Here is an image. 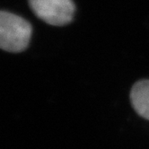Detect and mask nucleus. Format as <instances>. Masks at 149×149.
<instances>
[{"label": "nucleus", "mask_w": 149, "mask_h": 149, "mask_svg": "<svg viewBox=\"0 0 149 149\" xmlns=\"http://www.w3.org/2000/svg\"><path fill=\"white\" fill-rule=\"evenodd\" d=\"M33 33L31 24L7 11L0 13V47L9 52H21L27 49Z\"/></svg>", "instance_id": "nucleus-1"}, {"label": "nucleus", "mask_w": 149, "mask_h": 149, "mask_svg": "<svg viewBox=\"0 0 149 149\" xmlns=\"http://www.w3.org/2000/svg\"><path fill=\"white\" fill-rule=\"evenodd\" d=\"M29 5L37 17L54 26L68 24L76 10L73 0H29Z\"/></svg>", "instance_id": "nucleus-2"}, {"label": "nucleus", "mask_w": 149, "mask_h": 149, "mask_svg": "<svg viewBox=\"0 0 149 149\" xmlns=\"http://www.w3.org/2000/svg\"><path fill=\"white\" fill-rule=\"evenodd\" d=\"M130 100L136 112L149 120V80H141L134 84Z\"/></svg>", "instance_id": "nucleus-3"}]
</instances>
